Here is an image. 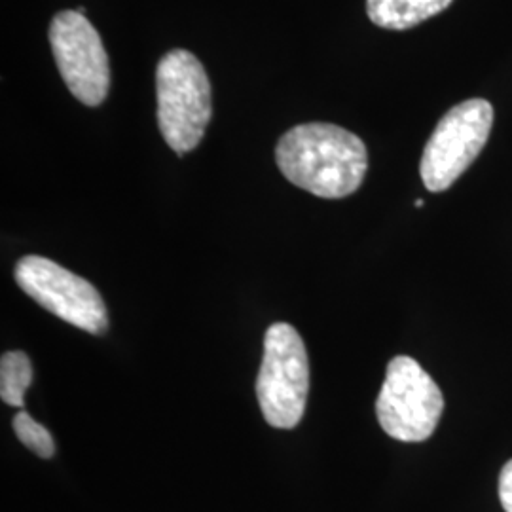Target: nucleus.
I'll list each match as a JSON object with an SVG mask.
<instances>
[{"instance_id":"2","label":"nucleus","mask_w":512,"mask_h":512,"mask_svg":"<svg viewBox=\"0 0 512 512\" xmlns=\"http://www.w3.org/2000/svg\"><path fill=\"white\" fill-rule=\"evenodd\" d=\"M158 128L179 156L202 143L213 114L211 84L200 59L188 50H171L156 69Z\"/></svg>"},{"instance_id":"3","label":"nucleus","mask_w":512,"mask_h":512,"mask_svg":"<svg viewBox=\"0 0 512 512\" xmlns=\"http://www.w3.org/2000/svg\"><path fill=\"white\" fill-rule=\"evenodd\" d=\"M310 359L298 330L275 323L264 336V357L256 378L262 416L275 429H294L308 403Z\"/></svg>"},{"instance_id":"6","label":"nucleus","mask_w":512,"mask_h":512,"mask_svg":"<svg viewBox=\"0 0 512 512\" xmlns=\"http://www.w3.org/2000/svg\"><path fill=\"white\" fill-rule=\"evenodd\" d=\"M19 289L55 317L90 334L109 329V315L99 291L84 277L44 256H23L16 264Z\"/></svg>"},{"instance_id":"4","label":"nucleus","mask_w":512,"mask_h":512,"mask_svg":"<svg viewBox=\"0 0 512 512\" xmlns=\"http://www.w3.org/2000/svg\"><path fill=\"white\" fill-rule=\"evenodd\" d=\"M494 126V107L469 99L448 110L421 156V181L429 192H444L473 165Z\"/></svg>"},{"instance_id":"1","label":"nucleus","mask_w":512,"mask_h":512,"mask_svg":"<svg viewBox=\"0 0 512 512\" xmlns=\"http://www.w3.org/2000/svg\"><path fill=\"white\" fill-rule=\"evenodd\" d=\"M275 160L287 181L327 200L357 192L368 169L365 143L348 129L325 122L289 129L277 143Z\"/></svg>"},{"instance_id":"9","label":"nucleus","mask_w":512,"mask_h":512,"mask_svg":"<svg viewBox=\"0 0 512 512\" xmlns=\"http://www.w3.org/2000/svg\"><path fill=\"white\" fill-rule=\"evenodd\" d=\"M33 382V365L23 351H8L0 359V397L16 408L25 406V391Z\"/></svg>"},{"instance_id":"11","label":"nucleus","mask_w":512,"mask_h":512,"mask_svg":"<svg viewBox=\"0 0 512 512\" xmlns=\"http://www.w3.org/2000/svg\"><path fill=\"white\" fill-rule=\"evenodd\" d=\"M499 499L505 512H512V459L499 475Z\"/></svg>"},{"instance_id":"12","label":"nucleus","mask_w":512,"mask_h":512,"mask_svg":"<svg viewBox=\"0 0 512 512\" xmlns=\"http://www.w3.org/2000/svg\"><path fill=\"white\" fill-rule=\"evenodd\" d=\"M416 207H423V200H418V202H416Z\"/></svg>"},{"instance_id":"8","label":"nucleus","mask_w":512,"mask_h":512,"mask_svg":"<svg viewBox=\"0 0 512 512\" xmlns=\"http://www.w3.org/2000/svg\"><path fill=\"white\" fill-rule=\"evenodd\" d=\"M454 0H366L370 21L389 31H406L435 18Z\"/></svg>"},{"instance_id":"10","label":"nucleus","mask_w":512,"mask_h":512,"mask_svg":"<svg viewBox=\"0 0 512 512\" xmlns=\"http://www.w3.org/2000/svg\"><path fill=\"white\" fill-rule=\"evenodd\" d=\"M16 437L23 446H27L31 452H35L38 458L50 459L55 454L54 437L48 433L44 425L33 420L27 412H18L12 421Z\"/></svg>"},{"instance_id":"7","label":"nucleus","mask_w":512,"mask_h":512,"mask_svg":"<svg viewBox=\"0 0 512 512\" xmlns=\"http://www.w3.org/2000/svg\"><path fill=\"white\" fill-rule=\"evenodd\" d=\"M50 46L69 92L80 103L99 107L109 95L110 65L97 29L84 14L63 10L52 19Z\"/></svg>"},{"instance_id":"5","label":"nucleus","mask_w":512,"mask_h":512,"mask_svg":"<svg viewBox=\"0 0 512 512\" xmlns=\"http://www.w3.org/2000/svg\"><path fill=\"white\" fill-rule=\"evenodd\" d=\"M444 412L437 382L412 357L391 359L376 401V416L385 433L401 442L429 439Z\"/></svg>"}]
</instances>
